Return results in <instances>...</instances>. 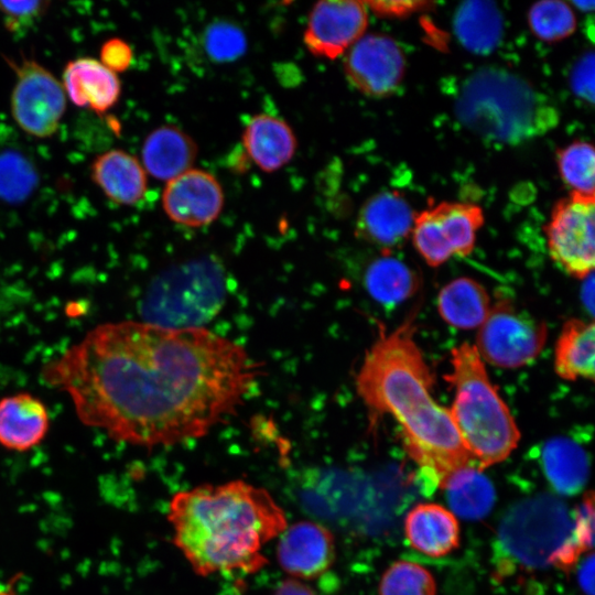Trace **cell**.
<instances>
[{"instance_id":"1","label":"cell","mask_w":595,"mask_h":595,"mask_svg":"<svg viewBox=\"0 0 595 595\" xmlns=\"http://www.w3.org/2000/svg\"><path fill=\"white\" fill-rule=\"evenodd\" d=\"M260 374L244 347L205 328L134 321L96 326L41 369L83 424L145 448L206 435Z\"/></svg>"},{"instance_id":"2","label":"cell","mask_w":595,"mask_h":595,"mask_svg":"<svg viewBox=\"0 0 595 595\" xmlns=\"http://www.w3.org/2000/svg\"><path fill=\"white\" fill-rule=\"evenodd\" d=\"M433 379L409 322L374 343L357 374L356 389L372 421L383 414L397 420L408 454L422 475L441 486L452 472L473 461L448 409L433 399Z\"/></svg>"},{"instance_id":"3","label":"cell","mask_w":595,"mask_h":595,"mask_svg":"<svg viewBox=\"0 0 595 595\" xmlns=\"http://www.w3.org/2000/svg\"><path fill=\"white\" fill-rule=\"evenodd\" d=\"M166 517L173 544L204 577L259 572L268 564L266 545L289 526L273 496L244 479L177 491Z\"/></svg>"},{"instance_id":"4","label":"cell","mask_w":595,"mask_h":595,"mask_svg":"<svg viewBox=\"0 0 595 595\" xmlns=\"http://www.w3.org/2000/svg\"><path fill=\"white\" fill-rule=\"evenodd\" d=\"M455 112L478 136L510 144L540 136L559 120L555 108L529 82L494 67L478 69L466 78Z\"/></svg>"},{"instance_id":"5","label":"cell","mask_w":595,"mask_h":595,"mask_svg":"<svg viewBox=\"0 0 595 595\" xmlns=\"http://www.w3.org/2000/svg\"><path fill=\"white\" fill-rule=\"evenodd\" d=\"M451 366L445 377L454 388L448 411L472 461L483 470L511 454L520 431L474 345L462 343L453 348Z\"/></svg>"},{"instance_id":"6","label":"cell","mask_w":595,"mask_h":595,"mask_svg":"<svg viewBox=\"0 0 595 595\" xmlns=\"http://www.w3.org/2000/svg\"><path fill=\"white\" fill-rule=\"evenodd\" d=\"M572 527L567 509L558 498L543 494L523 499L506 512L499 524V559L508 566L524 570L551 565Z\"/></svg>"},{"instance_id":"7","label":"cell","mask_w":595,"mask_h":595,"mask_svg":"<svg viewBox=\"0 0 595 595\" xmlns=\"http://www.w3.org/2000/svg\"><path fill=\"white\" fill-rule=\"evenodd\" d=\"M224 278L212 264H193L165 273L144 300L149 323L173 328L201 327L224 301Z\"/></svg>"},{"instance_id":"8","label":"cell","mask_w":595,"mask_h":595,"mask_svg":"<svg viewBox=\"0 0 595 595\" xmlns=\"http://www.w3.org/2000/svg\"><path fill=\"white\" fill-rule=\"evenodd\" d=\"M484 221L476 204L441 202L415 215L412 241L423 260L436 268L453 256H468Z\"/></svg>"},{"instance_id":"9","label":"cell","mask_w":595,"mask_h":595,"mask_svg":"<svg viewBox=\"0 0 595 595\" xmlns=\"http://www.w3.org/2000/svg\"><path fill=\"white\" fill-rule=\"evenodd\" d=\"M547 325L519 310L508 299L497 301L479 327V356L501 368H518L531 363L547 342Z\"/></svg>"},{"instance_id":"10","label":"cell","mask_w":595,"mask_h":595,"mask_svg":"<svg viewBox=\"0 0 595 595\" xmlns=\"http://www.w3.org/2000/svg\"><path fill=\"white\" fill-rule=\"evenodd\" d=\"M9 64L15 73L10 97L12 118L32 137H52L66 109L62 82L34 60L9 61Z\"/></svg>"},{"instance_id":"11","label":"cell","mask_w":595,"mask_h":595,"mask_svg":"<svg viewBox=\"0 0 595 595\" xmlns=\"http://www.w3.org/2000/svg\"><path fill=\"white\" fill-rule=\"evenodd\" d=\"M594 225V196L571 193L553 206L544 228L552 260L574 278L593 273Z\"/></svg>"},{"instance_id":"12","label":"cell","mask_w":595,"mask_h":595,"mask_svg":"<svg viewBox=\"0 0 595 595\" xmlns=\"http://www.w3.org/2000/svg\"><path fill=\"white\" fill-rule=\"evenodd\" d=\"M344 71L350 84L363 94L385 97L399 87L405 71V58L391 36L370 33L363 35L347 51Z\"/></svg>"},{"instance_id":"13","label":"cell","mask_w":595,"mask_h":595,"mask_svg":"<svg viewBox=\"0 0 595 595\" xmlns=\"http://www.w3.org/2000/svg\"><path fill=\"white\" fill-rule=\"evenodd\" d=\"M367 25L365 2L320 1L309 14L304 45L315 56L336 58L365 35Z\"/></svg>"},{"instance_id":"14","label":"cell","mask_w":595,"mask_h":595,"mask_svg":"<svg viewBox=\"0 0 595 595\" xmlns=\"http://www.w3.org/2000/svg\"><path fill=\"white\" fill-rule=\"evenodd\" d=\"M277 559L292 578L313 580L326 573L336 558L333 533L323 524L301 520L278 538Z\"/></svg>"},{"instance_id":"15","label":"cell","mask_w":595,"mask_h":595,"mask_svg":"<svg viewBox=\"0 0 595 595\" xmlns=\"http://www.w3.org/2000/svg\"><path fill=\"white\" fill-rule=\"evenodd\" d=\"M224 192L209 172L191 169L166 182L162 207L167 217L183 226L202 227L221 213Z\"/></svg>"},{"instance_id":"16","label":"cell","mask_w":595,"mask_h":595,"mask_svg":"<svg viewBox=\"0 0 595 595\" xmlns=\"http://www.w3.org/2000/svg\"><path fill=\"white\" fill-rule=\"evenodd\" d=\"M415 214L396 191H383L370 196L359 210L357 235L389 253L410 237Z\"/></svg>"},{"instance_id":"17","label":"cell","mask_w":595,"mask_h":595,"mask_svg":"<svg viewBox=\"0 0 595 595\" xmlns=\"http://www.w3.org/2000/svg\"><path fill=\"white\" fill-rule=\"evenodd\" d=\"M62 79L66 97L74 105L97 113L111 109L121 95L118 74L96 58L79 57L69 61Z\"/></svg>"},{"instance_id":"18","label":"cell","mask_w":595,"mask_h":595,"mask_svg":"<svg viewBox=\"0 0 595 595\" xmlns=\"http://www.w3.org/2000/svg\"><path fill=\"white\" fill-rule=\"evenodd\" d=\"M50 429V413L41 399L19 392L0 399V445L14 452L37 446Z\"/></svg>"},{"instance_id":"19","label":"cell","mask_w":595,"mask_h":595,"mask_svg":"<svg viewBox=\"0 0 595 595\" xmlns=\"http://www.w3.org/2000/svg\"><path fill=\"white\" fill-rule=\"evenodd\" d=\"M142 163L132 154L113 149L97 155L90 166L93 182L115 204L131 206L139 203L148 188Z\"/></svg>"},{"instance_id":"20","label":"cell","mask_w":595,"mask_h":595,"mask_svg":"<svg viewBox=\"0 0 595 595\" xmlns=\"http://www.w3.org/2000/svg\"><path fill=\"white\" fill-rule=\"evenodd\" d=\"M141 156L147 174L167 182L192 169L197 156V145L178 127L164 125L147 136Z\"/></svg>"},{"instance_id":"21","label":"cell","mask_w":595,"mask_h":595,"mask_svg":"<svg viewBox=\"0 0 595 595\" xmlns=\"http://www.w3.org/2000/svg\"><path fill=\"white\" fill-rule=\"evenodd\" d=\"M404 532L413 549L431 558L444 556L459 544L456 517L436 504L413 507L405 517Z\"/></svg>"},{"instance_id":"22","label":"cell","mask_w":595,"mask_h":595,"mask_svg":"<svg viewBox=\"0 0 595 595\" xmlns=\"http://www.w3.org/2000/svg\"><path fill=\"white\" fill-rule=\"evenodd\" d=\"M242 144L249 158L264 172L281 169L296 151V138L291 127L268 113L251 118L244 130Z\"/></svg>"},{"instance_id":"23","label":"cell","mask_w":595,"mask_h":595,"mask_svg":"<svg viewBox=\"0 0 595 595\" xmlns=\"http://www.w3.org/2000/svg\"><path fill=\"white\" fill-rule=\"evenodd\" d=\"M541 463L550 485L562 495H575L585 486L589 461L585 450L574 440L556 436L542 446Z\"/></svg>"},{"instance_id":"24","label":"cell","mask_w":595,"mask_h":595,"mask_svg":"<svg viewBox=\"0 0 595 595\" xmlns=\"http://www.w3.org/2000/svg\"><path fill=\"white\" fill-rule=\"evenodd\" d=\"M437 311L451 326L462 329L480 327L490 311L486 289L476 280L462 277L445 284L437 296Z\"/></svg>"},{"instance_id":"25","label":"cell","mask_w":595,"mask_h":595,"mask_svg":"<svg viewBox=\"0 0 595 595\" xmlns=\"http://www.w3.org/2000/svg\"><path fill=\"white\" fill-rule=\"evenodd\" d=\"M594 323L580 318L567 320L558 337L554 370L565 380L594 379Z\"/></svg>"},{"instance_id":"26","label":"cell","mask_w":595,"mask_h":595,"mask_svg":"<svg viewBox=\"0 0 595 595\" xmlns=\"http://www.w3.org/2000/svg\"><path fill=\"white\" fill-rule=\"evenodd\" d=\"M451 509L467 520L488 515L495 504V489L489 478L475 465L452 472L441 484Z\"/></svg>"},{"instance_id":"27","label":"cell","mask_w":595,"mask_h":595,"mask_svg":"<svg viewBox=\"0 0 595 595\" xmlns=\"http://www.w3.org/2000/svg\"><path fill=\"white\" fill-rule=\"evenodd\" d=\"M502 15L489 1H466L456 10L454 30L459 42L470 52L487 54L502 35Z\"/></svg>"},{"instance_id":"28","label":"cell","mask_w":595,"mask_h":595,"mask_svg":"<svg viewBox=\"0 0 595 595\" xmlns=\"http://www.w3.org/2000/svg\"><path fill=\"white\" fill-rule=\"evenodd\" d=\"M365 285L377 302L394 305L415 294L419 289V277L405 262L383 255L367 268Z\"/></svg>"},{"instance_id":"29","label":"cell","mask_w":595,"mask_h":595,"mask_svg":"<svg viewBox=\"0 0 595 595\" xmlns=\"http://www.w3.org/2000/svg\"><path fill=\"white\" fill-rule=\"evenodd\" d=\"M556 163L562 181L571 193L594 196L595 153L591 143L574 141L560 149Z\"/></svg>"},{"instance_id":"30","label":"cell","mask_w":595,"mask_h":595,"mask_svg":"<svg viewBox=\"0 0 595 595\" xmlns=\"http://www.w3.org/2000/svg\"><path fill=\"white\" fill-rule=\"evenodd\" d=\"M532 33L544 42H558L570 36L576 29L575 13L566 2L543 0L532 4L528 12Z\"/></svg>"},{"instance_id":"31","label":"cell","mask_w":595,"mask_h":595,"mask_svg":"<svg viewBox=\"0 0 595 595\" xmlns=\"http://www.w3.org/2000/svg\"><path fill=\"white\" fill-rule=\"evenodd\" d=\"M594 542V498L588 491L580 505L569 539L554 553L551 565L570 570L578 556L593 549Z\"/></svg>"},{"instance_id":"32","label":"cell","mask_w":595,"mask_h":595,"mask_svg":"<svg viewBox=\"0 0 595 595\" xmlns=\"http://www.w3.org/2000/svg\"><path fill=\"white\" fill-rule=\"evenodd\" d=\"M436 585L432 574L423 566L398 561L383 573L379 595H435Z\"/></svg>"},{"instance_id":"33","label":"cell","mask_w":595,"mask_h":595,"mask_svg":"<svg viewBox=\"0 0 595 595\" xmlns=\"http://www.w3.org/2000/svg\"><path fill=\"white\" fill-rule=\"evenodd\" d=\"M204 46L213 60L230 62L245 53L247 39L239 26L227 21H218L206 29Z\"/></svg>"},{"instance_id":"34","label":"cell","mask_w":595,"mask_h":595,"mask_svg":"<svg viewBox=\"0 0 595 595\" xmlns=\"http://www.w3.org/2000/svg\"><path fill=\"white\" fill-rule=\"evenodd\" d=\"M33 173L29 163L15 153L0 156V196L17 201L32 188Z\"/></svg>"},{"instance_id":"35","label":"cell","mask_w":595,"mask_h":595,"mask_svg":"<svg viewBox=\"0 0 595 595\" xmlns=\"http://www.w3.org/2000/svg\"><path fill=\"white\" fill-rule=\"evenodd\" d=\"M47 1H0L4 26L14 34L28 31L45 13Z\"/></svg>"},{"instance_id":"36","label":"cell","mask_w":595,"mask_h":595,"mask_svg":"<svg viewBox=\"0 0 595 595\" xmlns=\"http://www.w3.org/2000/svg\"><path fill=\"white\" fill-rule=\"evenodd\" d=\"M571 88L584 100L593 101L594 97V55L584 54L574 65L570 76Z\"/></svg>"},{"instance_id":"37","label":"cell","mask_w":595,"mask_h":595,"mask_svg":"<svg viewBox=\"0 0 595 595\" xmlns=\"http://www.w3.org/2000/svg\"><path fill=\"white\" fill-rule=\"evenodd\" d=\"M132 57L133 52L130 45L121 39L112 37L101 45L99 61L118 74L129 68Z\"/></svg>"},{"instance_id":"38","label":"cell","mask_w":595,"mask_h":595,"mask_svg":"<svg viewBox=\"0 0 595 595\" xmlns=\"http://www.w3.org/2000/svg\"><path fill=\"white\" fill-rule=\"evenodd\" d=\"M578 584L586 595H594V555L589 553L578 569Z\"/></svg>"},{"instance_id":"39","label":"cell","mask_w":595,"mask_h":595,"mask_svg":"<svg viewBox=\"0 0 595 595\" xmlns=\"http://www.w3.org/2000/svg\"><path fill=\"white\" fill-rule=\"evenodd\" d=\"M273 595H315L314 592L303 582L288 577L280 582Z\"/></svg>"},{"instance_id":"40","label":"cell","mask_w":595,"mask_h":595,"mask_svg":"<svg viewBox=\"0 0 595 595\" xmlns=\"http://www.w3.org/2000/svg\"><path fill=\"white\" fill-rule=\"evenodd\" d=\"M586 283H584L583 290H582V299L585 302L586 309L589 311V313H593V298H594V281H593V273L588 274L586 278Z\"/></svg>"},{"instance_id":"41","label":"cell","mask_w":595,"mask_h":595,"mask_svg":"<svg viewBox=\"0 0 595 595\" xmlns=\"http://www.w3.org/2000/svg\"><path fill=\"white\" fill-rule=\"evenodd\" d=\"M574 7L582 11H592L594 9V1H574L572 2Z\"/></svg>"}]
</instances>
